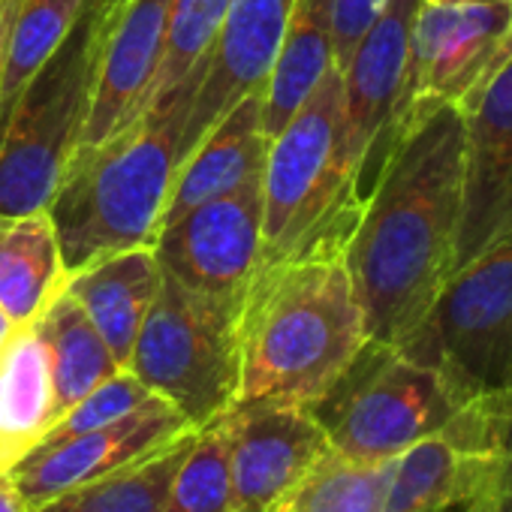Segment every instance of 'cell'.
I'll return each mask as SVG.
<instances>
[{
    "instance_id": "obj_30",
    "label": "cell",
    "mask_w": 512,
    "mask_h": 512,
    "mask_svg": "<svg viewBox=\"0 0 512 512\" xmlns=\"http://www.w3.org/2000/svg\"><path fill=\"white\" fill-rule=\"evenodd\" d=\"M485 446H488V479L479 497L482 512H512V386L473 398Z\"/></svg>"
},
{
    "instance_id": "obj_1",
    "label": "cell",
    "mask_w": 512,
    "mask_h": 512,
    "mask_svg": "<svg viewBox=\"0 0 512 512\" xmlns=\"http://www.w3.org/2000/svg\"><path fill=\"white\" fill-rule=\"evenodd\" d=\"M464 118L443 106L398 136L347 241L368 341L398 347L452 278Z\"/></svg>"
},
{
    "instance_id": "obj_17",
    "label": "cell",
    "mask_w": 512,
    "mask_h": 512,
    "mask_svg": "<svg viewBox=\"0 0 512 512\" xmlns=\"http://www.w3.org/2000/svg\"><path fill=\"white\" fill-rule=\"evenodd\" d=\"M488 479V446L482 419L467 401L452 422L416 440L395 458L383 512H440L479 500Z\"/></svg>"
},
{
    "instance_id": "obj_28",
    "label": "cell",
    "mask_w": 512,
    "mask_h": 512,
    "mask_svg": "<svg viewBox=\"0 0 512 512\" xmlns=\"http://www.w3.org/2000/svg\"><path fill=\"white\" fill-rule=\"evenodd\" d=\"M392 461H350L329 449V455L293 488L278 512H383Z\"/></svg>"
},
{
    "instance_id": "obj_34",
    "label": "cell",
    "mask_w": 512,
    "mask_h": 512,
    "mask_svg": "<svg viewBox=\"0 0 512 512\" xmlns=\"http://www.w3.org/2000/svg\"><path fill=\"white\" fill-rule=\"evenodd\" d=\"M0 512H28L16 491L10 488V482H0Z\"/></svg>"
},
{
    "instance_id": "obj_33",
    "label": "cell",
    "mask_w": 512,
    "mask_h": 512,
    "mask_svg": "<svg viewBox=\"0 0 512 512\" xmlns=\"http://www.w3.org/2000/svg\"><path fill=\"white\" fill-rule=\"evenodd\" d=\"M16 4H19V0H0V64H4V40H7L10 22H13Z\"/></svg>"
},
{
    "instance_id": "obj_35",
    "label": "cell",
    "mask_w": 512,
    "mask_h": 512,
    "mask_svg": "<svg viewBox=\"0 0 512 512\" xmlns=\"http://www.w3.org/2000/svg\"><path fill=\"white\" fill-rule=\"evenodd\" d=\"M440 512H482V503L479 500H464V503H455V506H446Z\"/></svg>"
},
{
    "instance_id": "obj_21",
    "label": "cell",
    "mask_w": 512,
    "mask_h": 512,
    "mask_svg": "<svg viewBox=\"0 0 512 512\" xmlns=\"http://www.w3.org/2000/svg\"><path fill=\"white\" fill-rule=\"evenodd\" d=\"M64 287L67 269L49 211L0 214V308L25 329Z\"/></svg>"
},
{
    "instance_id": "obj_29",
    "label": "cell",
    "mask_w": 512,
    "mask_h": 512,
    "mask_svg": "<svg viewBox=\"0 0 512 512\" xmlns=\"http://www.w3.org/2000/svg\"><path fill=\"white\" fill-rule=\"evenodd\" d=\"M151 398H157L139 377H133L127 368H121L118 374H112L109 380H103L97 389H91L79 404H73L43 437L40 446H55L64 443L70 437H79L85 431L103 428L133 410H139L142 404H148Z\"/></svg>"
},
{
    "instance_id": "obj_4",
    "label": "cell",
    "mask_w": 512,
    "mask_h": 512,
    "mask_svg": "<svg viewBox=\"0 0 512 512\" xmlns=\"http://www.w3.org/2000/svg\"><path fill=\"white\" fill-rule=\"evenodd\" d=\"M127 0H88L82 16L25 88L0 142V214L46 208L79 148L103 46Z\"/></svg>"
},
{
    "instance_id": "obj_3",
    "label": "cell",
    "mask_w": 512,
    "mask_h": 512,
    "mask_svg": "<svg viewBox=\"0 0 512 512\" xmlns=\"http://www.w3.org/2000/svg\"><path fill=\"white\" fill-rule=\"evenodd\" d=\"M187 103L139 115L106 142L76 151L46 205L67 275L100 256L154 244L181 163Z\"/></svg>"
},
{
    "instance_id": "obj_36",
    "label": "cell",
    "mask_w": 512,
    "mask_h": 512,
    "mask_svg": "<svg viewBox=\"0 0 512 512\" xmlns=\"http://www.w3.org/2000/svg\"><path fill=\"white\" fill-rule=\"evenodd\" d=\"M422 4H467V0H422Z\"/></svg>"
},
{
    "instance_id": "obj_32",
    "label": "cell",
    "mask_w": 512,
    "mask_h": 512,
    "mask_svg": "<svg viewBox=\"0 0 512 512\" xmlns=\"http://www.w3.org/2000/svg\"><path fill=\"white\" fill-rule=\"evenodd\" d=\"M19 329H22V326H16V320H13L4 308H0V356L7 353V347L13 344V338L19 335Z\"/></svg>"
},
{
    "instance_id": "obj_11",
    "label": "cell",
    "mask_w": 512,
    "mask_h": 512,
    "mask_svg": "<svg viewBox=\"0 0 512 512\" xmlns=\"http://www.w3.org/2000/svg\"><path fill=\"white\" fill-rule=\"evenodd\" d=\"M419 0H392L341 70V163L365 202L401 103Z\"/></svg>"
},
{
    "instance_id": "obj_20",
    "label": "cell",
    "mask_w": 512,
    "mask_h": 512,
    "mask_svg": "<svg viewBox=\"0 0 512 512\" xmlns=\"http://www.w3.org/2000/svg\"><path fill=\"white\" fill-rule=\"evenodd\" d=\"M55 389L40 326L19 329L0 356V482L55 425Z\"/></svg>"
},
{
    "instance_id": "obj_15",
    "label": "cell",
    "mask_w": 512,
    "mask_h": 512,
    "mask_svg": "<svg viewBox=\"0 0 512 512\" xmlns=\"http://www.w3.org/2000/svg\"><path fill=\"white\" fill-rule=\"evenodd\" d=\"M293 7L296 0H229L190 97L181 127V160L232 106L266 85Z\"/></svg>"
},
{
    "instance_id": "obj_6",
    "label": "cell",
    "mask_w": 512,
    "mask_h": 512,
    "mask_svg": "<svg viewBox=\"0 0 512 512\" xmlns=\"http://www.w3.org/2000/svg\"><path fill=\"white\" fill-rule=\"evenodd\" d=\"M461 407L440 374L389 344L365 341L311 413L326 431L332 452L377 464L443 431Z\"/></svg>"
},
{
    "instance_id": "obj_7",
    "label": "cell",
    "mask_w": 512,
    "mask_h": 512,
    "mask_svg": "<svg viewBox=\"0 0 512 512\" xmlns=\"http://www.w3.org/2000/svg\"><path fill=\"white\" fill-rule=\"evenodd\" d=\"M467 404L512 386V238L458 269L395 347Z\"/></svg>"
},
{
    "instance_id": "obj_22",
    "label": "cell",
    "mask_w": 512,
    "mask_h": 512,
    "mask_svg": "<svg viewBox=\"0 0 512 512\" xmlns=\"http://www.w3.org/2000/svg\"><path fill=\"white\" fill-rule=\"evenodd\" d=\"M335 67L329 0H296L278 58L263 85V124L269 142L305 106Z\"/></svg>"
},
{
    "instance_id": "obj_18",
    "label": "cell",
    "mask_w": 512,
    "mask_h": 512,
    "mask_svg": "<svg viewBox=\"0 0 512 512\" xmlns=\"http://www.w3.org/2000/svg\"><path fill=\"white\" fill-rule=\"evenodd\" d=\"M269 136L263 124V88L232 106L178 163L160 229L172 226L187 211L241 187L263 172ZM157 229V232H160Z\"/></svg>"
},
{
    "instance_id": "obj_10",
    "label": "cell",
    "mask_w": 512,
    "mask_h": 512,
    "mask_svg": "<svg viewBox=\"0 0 512 512\" xmlns=\"http://www.w3.org/2000/svg\"><path fill=\"white\" fill-rule=\"evenodd\" d=\"M160 269L241 314L263 269V172L187 211L154 238Z\"/></svg>"
},
{
    "instance_id": "obj_31",
    "label": "cell",
    "mask_w": 512,
    "mask_h": 512,
    "mask_svg": "<svg viewBox=\"0 0 512 512\" xmlns=\"http://www.w3.org/2000/svg\"><path fill=\"white\" fill-rule=\"evenodd\" d=\"M392 0H329V19H332V55L335 67L344 70L353 49L371 31V25L383 16Z\"/></svg>"
},
{
    "instance_id": "obj_25",
    "label": "cell",
    "mask_w": 512,
    "mask_h": 512,
    "mask_svg": "<svg viewBox=\"0 0 512 512\" xmlns=\"http://www.w3.org/2000/svg\"><path fill=\"white\" fill-rule=\"evenodd\" d=\"M226 10L229 0H172L163 64L145 106L148 115H163L172 106L184 103L190 106L202 64L211 52Z\"/></svg>"
},
{
    "instance_id": "obj_14",
    "label": "cell",
    "mask_w": 512,
    "mask_h": 512,
    "mask_svg": "<svg viewBox=\"0 0 512 512\" xmlns=\"http://www.w3.org/2000/svg\"><path fill=\"white\" fill-rule=\"evenodd\" d=\"M329 449L311 407L232 404V512H278Z\"/></svg>"
},
{
    "instance_id": "obj_24",
    "label": "cell",
    "mask_w": 512,
    "mask_h": 512,
    "mask_svg": "<svg viewBox=\"0 0 512 512\" xmlns=\"http://www.w3.org/2000/svg\"><path fill=\"white\" fill-rule=\"evenodd\" d=\"M85 4L88 0H19L16 4L4 40V64H0V142L25 88L64 43Z\"/></svg>"
},
{
    "instance_id": "obj_13",
    "label": "cell",
    "mask_w": 512,
    "mask_h": 512,
    "mask_svg": "<svg viewBox=\"0 0 512 512\" xmlns=\"http://www.w3.org/2000/svg\"><path fill=\"white\" fill-rule=\"evenodd\" d=\"M464 169L452 275L512 238V58L461 109Z\"/></svg>"
},
{
    "instance_id": "obj_27",
    "label": "cell",
    "mask_w": 512,
    "mask_h": 512,
    "mask_svg": "<svg viewBox=\"0 0 512 512\" xmlns=\"http://www.w3.org/2000/svg\"><path fill=\"white\" fill-rule=\"evenodd\" d=\"M160 512H232V407L196 428Z\"/></svg>"
},
{
    "instance_id": "obj_23",
    "label": "cell",
    "mask_w": 512,
    "mask_h": 512,
    "mask_svg": "<svg viewBox=\"0 0 512 512\" xmlns=\"http://www.w3.org/2000/svg\"><path fill=\"white\" fill-rule=\"evenodd\" d=\"M40 335L49 350L55 416L61 419L73 404H79L91 389L121 371L112 350L82 311V305L67 293V287L52 299V305L37 320ZM55 419V422H58Z\"/></svg>"
},
{
    "instance_id": "obj_9",
    "label": "cell",
    "mask_w": 512,
    "mask_h": 512,
    "mask_svg": "<svg viewBox=\"0 0 512 512\" xmlns=\"http://www.w3.org/2000/svg\"><path fill=\"white\" fill-rule=\"evenodd\" d=\"M512 58V0L422 4L410 28L401 103L386 139L413 130L431 112L470 106L494 73Z\"/></svg>"
},
{
    "instance_id": "obj_8",
    "label": "cell",
    "mask_w": 512,
    "mask_h": 512,
    "mask_svg": "<svg viewBox=\"0 0 512 512\" xmlns=\"http://www.w3.org/2000/svg\"><path fill=\"white\" fill-rule=\"evenodd\" d=\"M359 208L362 199L341 163V70L332 67L269 142L263 163V263L299 247L326 220Z\"/></svg>"
},
{
    "instance_id": "obj_5",
    "label": "cell",
    "mask_w": 512,
    "mask_h": 512,
    "mask_svg": "<svg viewBox=\"0 0 512 512\" xmlns=\"http://www.w3.org/2000/svg\"><path fill=\"white\" fill-rule=\"evenodd\" d=\"M238 368V311L163 272L127 371L202 428L235 404Z\"/></svg>"
},
{
    "instance_id": "obj_16",
    "label": "cell",
    "mask_w": 512,
    "mask_h": 512,
    "mask_svg": "<svg viewBox=\"0 0 512 512\" xmlns=\"http://www.w3.org/2000/svg\"><path fill=\"white\" fill-rule=\"evenodd\" d=\"M169 10L172 0H127L121 7L103 46L91 112L76 151L106 142L145 112L166 52Z\"/></svg>"
},
{
    "instance_id": "obj_2",
    "label": "cell",
    "mask_w": 512,
    "mask_h": 512,
    "mask_svg": "<svg viewBox=\"0 0 512 512\" xmlns=\"http://www.w3.org/2000/svg\"><path fill=\"white\" fill-rule=\"evenodd\" d=\"M359 211L326 220L266 260L238 314V398L314 407L365 347V317L347 269Z\"/></svg>"
},
{
    "instance_id": "obj_12",
    "label": "cell",
    "mask_w": 512,
    "mask_h": 512,
    "mask_svg": "<svg viewBox=\"0 0 512 512\" xmlns=\"http://www.w3.org/2000/svg\"><path fill=\"white\" fill-rule=\"evenodd\" d=\"M196 431L169 401L160 395L142 404L139 410L85 431L79 437H70L55 446H37L31 449L7 476L16 497L25 503L28 512L43 506L61 491H70L76 485L94 482L100 476H109L115 470L133 467L142 458L166 449L169 443L187 437Z\"/></svg>"
},
{
    "instance_id": "obj_26",
    "label": "cell",
    "mask_w": 512,
    "mask_h": 512,
    "mask_svg": "<svg viewBox=\"0 0 512 512\" xmlns=\"http://www.w3.org/2000/svg\"><path fill=\"white\" fill-rule=\"evenodd\" d=\"M193 434L196 431L142 458L133 467L61 491L34 512H160L169 482L193 443Z\"/></svg>"
},
{
    "instance_id": "obj_19",
    "label": "cell",
    "mask_w": 512,
    "mask_h": 512,
    "mask_svg": "<svg viewBox=\"0 0 512 512\" xmlns=\"http://www.w3.org/2000/svg\"><path fill=\"white\" fill-rule=\"evenodd\" d=\"M160 281L163 269L157 263L154 244L100 256V260L67 275V293L82 305L121 368H127Z\"/></svg>"
}]
</instances>
